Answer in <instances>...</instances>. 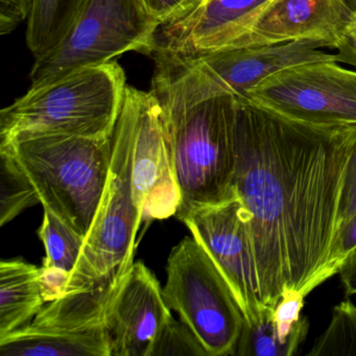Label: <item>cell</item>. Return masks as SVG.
Returning a JSON list of instances; mask_svg holds the SVG:
<instances>
[{"instance_id": "cell-8", "label": "cell", "mask_w": 356, "mask_h": 356, "mask_svg": "<svg viewBox=\"0 0 356 356\" xmlns=\"http://www.w3.org/2000/svg\"><path fill=\"white\" fill-rule=\"evenodd\" d=\"M126 273L49 302L30 324L0 337V355L110 356L104 318Z\"/></svg>"}, {"instance_id": "cell-24", "label": "cell", "mask_w": 356, "mask_h": 356, "mask_svg": "<svg viewBox=\"0 0 356 356\" xmlns=\"http://www.w3.org/2000/svg\"><path fill=\"white\" fill-rule=\"evenodd\" d=\"M35 0H0V35L7 36L30 19Z\"/></svg>"}, {"instance_id": "cell-12", "label": "cell", "mask_w": 356, "mask_h": 356, "mask_svg": "<svg viewBox=\"0 0 356 356\" xmlns=\"http://www.w3.org/2000/svg\"><path fill=\"white\" fill-rule=\"evenodd\" d=\"M270 3L272 0H200L160 26L154 51L195 58L232 49Z\"/></svg>"}, {"instance_id": "cell-19", "label": "cell", "mask_w": 356, "mask_h": 356, "mask_svg": "<svg viewBox=\"0 0 356 356\" xmlns=\"http://www.w3.org/2000/svg\"><path fill=\"white\" fill-rule=\"evenodd\" d=\"M41 203L30 179L9 153L0 151V225Z\"/></svg>"}, {"instance_id": "cell-15", "label": "cell", "mask_w": 356, "mask_h": 356, "mask_svg": "<svg viewBox=\"0 0 356 356\" xmlns=\"http://www.w3.org/2000/svg\"><path fill=\"white\" fill-rule=\"evenodd\" d=\"M327 49L318 41H293L222 49L189 59L197 60L222 90L245 99L250 89L281 70L310 62L337 61Z\"/></svg>"}, {"instance_id": "cell-21", "label": "cell", "mask_w": 356, "mask_h": 356, "mask_svg": "<svg viewBox=\"0 0 356 356\" xmlns=\"http://www.w3.org/2000/svg\"><path fill=\"white\" fill-rule=\"evenodd\" d=\"M274 308L264 306L261 318L253 324H243L234 355L291 356L298 348L283 343L273 318Z\"/></svg>"}, {"instance_id": "cell-20", "label": "cell", "mask_w": 356, "mask_h": 356, "mask_svg": "<svg viewBox=\"0 0 356 356\" xmlns=\"http://www.w3.org/2000/svg\"><path fill=\"white\" fill-rule=\"evenodd\" d=\"M308 356H356V306L350 300L335 306L330 324Z\"/></svg>"}, {"instance_id": "cell-30", "label": "cell", "mask_w": 356, "mask_h": 356, "mask_svg": "<svg viewBox=\"0 0 356 356\" xmlns=\"http://www.w3.org/2000/svg\"><path fill=\"white\" fill-rule=\"evenodd\" d=\"M350 32H356V20L355 22H354L353 26H352L351 30H350Z\"/></svg>"}, {"instance_id": "cell-14", "label": "cell", "mask_w": 356, "mask_h": 356, "mask_svg": "<svg viewBox=\"0 0 356 356\" xmlns=\"http://www.w3.org/2000/svg\"><path fill=\"white\" fill-rule=\"evenodd\" d=\"M355 20L348 0H272L232 49L318 41L337 49Z\"/></svg>"}, {"instance_id": "cell-10", "label": "cell", "mask_w": 356, "mask_h": 356, "mask_svg": "<svg viewBox=\"0 0 356 356\" xmlns=\"http://www.w3.org/2000/svg\"><path fill=\"white\" fill-rule=\"evenodd\" d=\"M207 252L226 279L245 324L261 318L259 282L252 243L251 214L238 197L193 208L177 216Z\"/></svg>"}, {"instance_id": "cell-9", "label": "cell", "mask_w": 356, "mask_h": 356, "mask_svg": "<svg viewBox=\"0 0 356 356\" xmlns=\"http://www.w3.org/2000/svg\"><path fill=\"white\" fill-rule=\"evenodd\" d=\"M254 105L300 124L356 126V70L339 62H310L276 72L248 91Z\"/></svg>"}, {"instance_id": "cell-29", "label": "cell", "mask_w": 356, "mask_h": 356, "mask_svg": "<svg viewBox=\"0 0 356 356\" xmlns=\"http://www.w3.org/2000/svg\"><path fill=\"white\" fill-rule=\"evenodd\" d=\"M348 3H349L350 7L352 8V10H353L356 14V0H348Z\"/></svg>"}, {"instance_id": "cell-26", "label": "cell", "mask_w": 356, "mask_h": 356, "mask_svg": "<svg viewBox=\"0 0 356 356\" xmlns=\"http://www.w3.org/2000/svg\"><path fill=\"white\" fill-rule=\"evenodd\" d=\"M147 9L162 24L188 10L195 0H143Z\"/></svg>"}, {"instance_id": "cell-1", "label": "cell", "mask_w": 356, "mask_h": 356, "mask_svg": "<svg viewBox=\"0 0 356 356\" xmlns=\"http://www.w3.org/2000/svg\"><path fill=\"white\" fill-rule=\"evenodd\" d=\"M235 99L233 186L251 214L260 301L275 308L283 289L306 297L328 280L356 126H308Z\"/></svg>"}, {"instance_id": "cell-23", "label": "cell", "mask_w": 356, "mask_h": 356, "mask_svg": "<svg viewBox=\"0 0 356 356\" xmlns=\"http://www.w3.org/2000/svg\"><path fill=\"white\" fill-rule=\"evenodd\" d=\"M356 250V213L337 231L329 260L328 279L339 274V268Z\"/></svg>"}, {"instance_id": "cell-5", "label": "cell", "mask_w": 356, "mask_h": 356, "mask_svg": "<svg viewBox=\"0 0 356 356\" xmlns=\"http://www.w3.org/2000/svg\"><path fill=\"white\" fill-rule=\"evenodd\" d=\"M161 24L143 0H85L63 41L35 61L31 88L53 84L129 51L151 55Z\"/></svg>"}, {"instance_id": "cell-11", "label": "cell", "mask_w": 356, "mask_h": 356, "mask_svg": "<svg viewBox=\"0 0 356 356\" xmlns=\"http://www.w3.org/2000/svg\"><path fill=\"white\" fill-rule=\"evenodd\" d=\"M133 113L132 186L143 222L176 216L180 193L170 139L155 95L127 87Z\"/></svg>"}, {"instance_id": "cell-31", "label": "cell", "mask_w": 356, "mask_h": 356, "mask_svg": "<svg viewBox=\"0 0 356 356\" xmlns=\"http://www.w3.org/2000/svg\"><path fill=\"white\" fill-rule=\"evenodd\" d=\"M199 1H200V0H195V3H193V6H195V3H199ZM193 6H191V7H193ZM191 8H189V9H191Z\"/></svg>"}, {"instance_id": "cell-7", "label": "cell", "mask_w": 356, "mask_h": 356, "mask_svg": "<svg viewBox=\"0 0 356 356\" xmlns=\"http://www.w3.org/2000/svg\"><path fill=\"white\" fill-rule=\"evenodd\" d=\"M162 289L175 310L209 356L234 355L245 316L225 277L195 237L170 252Z\"/></svg>"}, {"instance_id": "cell-16", "label": "cell", "mask_w": 356, "mask_h": 356, "mask_svg": "<svg viewBox=\"0 0 356 356\" xmlns=\"http://www.w3.org/2000/svg\"><path fill=\"white\" fill-rule=\"evenodd\" d=\"M45 304L40 268L22 259L0 262V337L30 324Z\"/></svg>"}, {"instance_id": "cell-17", "label": "cell", "mask_w": 356, "mask_h": 356, "mask_svg": "<svg viewBox=\"0 0 356 356\" xmlns=\"http://www.w3.org/2000/svg\"><path fill=\"white\" fill-rule=\"evenodd\" d=\"M85 0H35L26 44L35 61L49 56L65 38Z\"/></svg>"}, {"instance_id": "cell-25", "label": "cell", "mask_w": 356, "mask_h": 356, "mask_svg": "<svg viewBox=\"0 0 356 356\" xmlns=\"http://www.w3.org/2000/svg\"><path fill=\"white\" fill-rule=\"evenodd\" d=\"M356 213V139L346 170L345 181L339 202L337 231Z\"/></svg>"}, {"instance_id": "cell-3", "label": "cell", "mask_w": 356, "mask_h": 356, "mask_svg": "<svg viewBox=\"0 0 356 356\" xmlns=\"http://www.w3.org/2000/svg\"><path fill=\"white\" fill-rule=\"evenodd\" d=\"M112 136L22 135L1 143L0 151L9 153L24 170L43 208L86 237L107 187Z\"/></svg>"}, {"instance_id": "cell-18", "label": "cell", "mask_w": 356, "mask_h": 356, "mask_svg": "<svg viewBox=\"0 0 356 356\" xmlns=\"http://www.w3.org/2000/svg\"><path fill=\"white\" fill-rule=\"evenodd\" d=\"M44 209L38 235L44 243L45 256L42 266L74 274L82 254L85 237L79 234L51 210Z\"/></svg>"}, {"instance_id": "cell-22", "label": "cell", "mask_w": 356, "mask_h": 356, "mask_svg": "<svg viewBox=\"0 0 356 356\" xmlns=\"http://www.w3.org/2000/svg\"><path fill=\"white\" fill-rule=\"evenodd\" d=\"M209 356L195 333L182 321L170 318L162 327L147 356Z\"/></svg>"}, {"instance_id": "cell-6", "label": "cell", "mask_w": 356, "mask_h": 356, "mask_svg": "<svg viewBox=\"0 0 356 356\" xmlns=\"http://www.w3.org/2000/svg\"><path fill=\"white\" fill-rule=\"evenodd\" d=\"M133 113L124 97L112 136L109 179L82 254L68 283L79 291L126 273L134 264L136 236L143 220L132 186Z\"/></svg>"}, {"instance_id": "cell-27", "label": "cell", "mask_w": 356, "mask_h": 356, "mask_svg": "<svg viewBox=\"0 0 356 356\" xmlns=\"http://www.w3.org/2000/svg\"><path fill=\"white\" fill-rule=\"evenodd\" d=\"M347 296L356 293V250L346 259L339 270Z\"/></svg>"}, {"instance_id": "cell-13", "label": "cell", "mask_w": 356, "mask_h": 356, "mask_svg": "<svg viewBox=\"0 0 356 356\" xmlns=\"http://www.w3.org/2000/svg\"><path fill=\"white\" fill-rule=\"evenodd\" d=\"M170 312L155 275L143 262H134L106 308L110 356H147Z\"/></svg>"}, {"instance_id": "cell-28", "label": "cell", "mask_w": 356, "mask_h": 356, "mask_svg": "<svg viewBox=\"0 0 356 356\" xmlns=\"http://www.w3.org/2000/svg\"><path fill=\"white\" fill-rule=\"evenodd\" d=\"M337 62L356 67V32H350L347 40L337 49Z\"/></svg>"}, {"instance_id": "cell-2", "label": "cell", "mask_w": 356, "mask_h": 356, "mask_svg": "<svg viewBox=\"0 0 356 356\" xmlns=\"http://www.w3.org/2000/svg\"><path fill=\"white\" fill-rule=\"evenodd\" d=\"M151 92L161 108L180 193L176 216L236 197V99L195 59L154 51Z\"/></svg>"}, {"instance_id": "cell-4", "label": "cell", "mask_w": 356, "mask_h": 356, "mask_svg": "<svg viewBox=\"0 0 356 356\" xmlns=\"http://www.w3.org/2000/svg\"><path fill=\"white\" fill-rule=\"evenodd\" d=\"M127 87L122 66L110 61L30 88L0 112V145L22 135L111 137Z\"/></svg>"}]
</instances>
